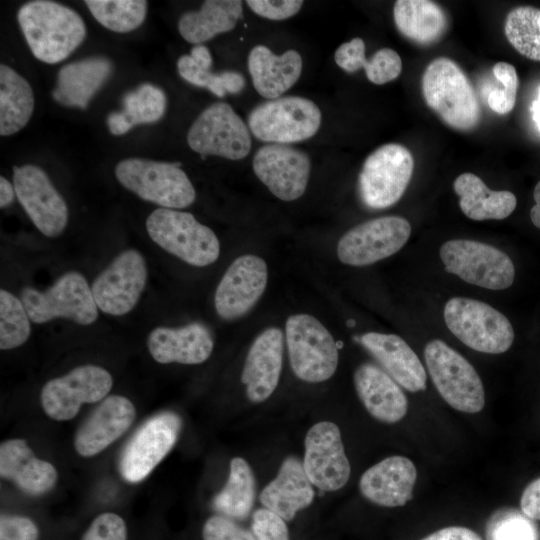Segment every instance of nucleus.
<instances>
[{"label": "nucleus", "mask_w": 540, "mask_h": 540, "mask_svg": "<svg viewBox=\"0 0 540 540\" xmlns=\"http://www.w3.org/2000/svg\"><path fill=\"white\" fill-rule=\"evenodd\" d=\"M354 385L366 410L375 419L396 423L407 413L408 400L398 383L372 364H362L354 373Z\"/></svg>", "instance_id": "26"}, {"label": "nucleus", "mask_w": 540, "mask_h": 540, "mask_svg": "<svg viewBox=\"0 0 540 540\" xmlns=\"http://www.w3.org/2000/svg\"><path fill=\"white\" fill-rule=\"evenodd\" d=\"M203 540H256L254 534L223 516H212L204 524Z\"/></svg>", "instance_id": "46"}, {"label": "nucleus", "mask_w": 540, "mask_h": 540, "mask_svg": "<svg viewBox=\"0 0 540 540\" xmlns=\"http://www.w3.org/2000/svg\"><path fill=\"white\" fill-rule=\"evenodd\" d=\"M146 230L159 247L192 266H208L219 257L216 234L191 213L157 208L147 217Z\"/></svg>", "instance_id": "4"}, {"label": "nucleus", "mask_w": 540, "mask_h": 540, "mask_svg": "<svg viewBox=\"0 0 540 540\" xmlns=\"http://www.w3.org/2000/svg\"><path fill=\"white\" fill-rule=\"evenodd\" d=\"M240 0H207L198 11H188L178 21L181 37L199 45L217 34L231 31L242 16Z\"/></svg>", "instance_id": "32"}, {"label": "nucleus", "mask_w": 540, "mask_h": 540, "mask_svg": "<svg viewBox=\"0 0 540 540\" xmlns=\"http://www.w3.org/2000/svg\"><path fill=\"white\" fill-rule=\"evenodd\" d=\"M487 536L488 540H539V531L523 512L510 510L491 520Z\"/></svg>", "instance_id": "42"}, {"label": "nucleus", "mask_w": 540, "mask_h": 540, "mask_svg": "<svg viewBox=\"0 0 540 540\" xmlns=\"http://www.w3.org/2000/svg\"><path fill=\"white\" fill-rule=\"evenodd\" d=\"M107 125L109 131L117 136L127 133L132 128L122 111L110 113L107 117Z\"/></svg>", "instance_id": "51"}, {"label": "nucleus", "mask_w": 540, "mask_h": 540, "mask_svg": "<svg viewBox=\"0 0 540 540\" xmlns=\"http://www.w3.org/2000/svg\"><path fill=\"white\" fill-rule=\"evenodd\" d=\"M321 111L311 100L299 96L265 101L252 109L248 128L269 144H289L314 136L321 125Z\"/></svg>", "instance_id": "9"}, {"label": "nucleus", "mask_w": 540, "mask_h": 540, "mask_svg": "<svg viewBox=\"0 0 540 540\" xmlns=\"http://www.w3.org/2000/svg\"><path fill=\"white\" fill-rule=\"evenodd\" d=\"M493 74L501 83L502 88L492 90L487 98L491 110L498 114L510 112L515 105L518 89V75L513 65L498 62L493 67Z\"/></svg>", "instance_id": "43"}, {"label": "nucleus", "mask_w": 540, "mask_h": 540, "mask_svg": "<svg viewBox=\"0 0 540 540\" xmlns=\"http://www.w3.org/2000/svg\"><path fill=\"white\" fill-rule=\"evenodd\" d=\"M115 176L127 190L161 208H186L196 198L190 179L174 163L126 158L117 163Z\"/></svg>", "instance_id": "3"}, {"label": "nucleus", "mask_w": 540, "mask_h": 540, "mask_svg": "<svg viewBox=\"0 0 540 540\" xmlns=\"http://www.w3.org/2000/svg\"><path fill=\"white\" fill-rule=\"evenodd\" d=\"M179 75L192 85L207 88L217 97L226 94H238L245 85L244 76L233 70L214 73L210 69L198 64L190 55H182L177 61Z\"/></svg>", "instance_id": "39"}, {"label": "nucleus", "mask_w": 540, "mask_h": 540, "mask_svg": "<svg viewBox=\"0 0 540 540\" xmlns=\"http://www.w3.org/2000/svg\"><path fill=\"white\" fill-rule=\"evenodd\" d=\"M411 235L409 221L384 216L363 222L348 230L338 241L339 260L351 266H366L398 252Z\"/></svg>", "instance_id": "13"}, {"label": "nucleus", "mask_w": 540, "mask_h": 540, "mask_svg": "<svg viewBox=\"0 0 540 540\" xmlns=\"http://www.w3.org/2000/svg\"><path fill=\"white\" fill-rule=\"evenodd\" d=\"M181 420L173 412H162L147 420L126 444L119 461L124 480L145 479L174 446Z\"/></svg>", "instance_id": "17"}, {"label": "nucleus", "mask_w": 540, "mask_h": 540, "mask_svg": "<svg viewBox=\"0 0 540 540\" xmlns=\"http://www.w3.org/2000/svg\"><path fill=\"white\" fill-rule=\"evenodd\" d=\"M439 256L445 271L465 282L490 290H504L514 282L510 257L497 247L468 239L443 243Z\"/></svg>", "instance_id": "10"}, {"label": "nucleus", "mask_w": 540, "mask_h": 540, "mask_svg": "<svg viewBox=\"0 0 540 540\" xmlns=\"http://www.w3.org/2000/svg\"><path fill=\"white\" fill-rule=\"evenodd\" d=\"M283 360V333L277 327L261 332L253 341L241 374L250 401H265L276 389Z\"/></svg>", "instance_id": "22"}, {"label": "nucleus", "mask_w": 540, "mask_h": 540, "mask_svg": "<svg viewBox=\"0 0 540 540\" xmlns=\"http://www.w3.org/2000/svg\"><path fill=\"white\" fill-rule=\"evenodd\" d=\"M252 531L256 540H289L285 520L266 508L253 514Z\"/></svg>", "instance_id": "45"}, {"label": "nucleus", "mask_w": 540, "mask_h": 540, "mask_svg": "<svg viewBox=\"0 0 540 540\" xmlns=\"http://www.w3.org/2000/svg\"><path fill=\"white\" fill-rule=\"evenodd\" d=\"M533 197L535 205L530 210V218L532 223L540 229V181L534 188Z\"/></svg>", "instance_id": "54"}, {"label": "nucleus", "mask_w": 540, "mask_h": 540, "mask_svg": "<svg viewBox=\"0 0 540 540\" xmlns=\"http://www.w3.org/2000/svg\"><path fill=\"white\" fill-rule=\"evenodd\" d=\"M268 281L266 262L253 254L236 258L222 276L214 295L217 314L234 320L246 314L265 291Z\"/></svg>", "instance_id": "20"}, {"label": "nucleus", "mask_w": 540, "mask_h": 540, "mask_svg": "<svg viewBox=\"0 0 540 540\" xmlns=\"http://www.w3.org/2000/svg\"><path fill=\"white\" fill-rule=\"evenodd\" d=\"M246 4L257 15L270 20H284L297 14L301 0H247Z\"/></svg>", "instance_id": "47"}, {"label": "nucleus", "mask_w": 540, "mask_h": 540, "mask_svg": "<svg viewBox=\"0 0 540 540\" xmlns=\"http://www.w3.org/2000/svg\"><path fill=\"white\" fill-rule=\"evenodd\" d=\"M254 496V476L249 464L243 458H233L227 483L213 500L214 509L224 516L244 519L252 509Z\"/></svg>", "instance_id": "36"}, {"label": "nucleus", "mask_w": 540, "mask_h": 540, "mask_svg": "<svg viewBox=\"0 0 540 540\" xmlns=\"http://www.w3.org/2000/svg\"><path fill=\"white\" fill-rule=\"evenodd\" d=\"M166 103V95L162 89L144 83L124 95L122 113L132 127L155 123L164 116Z\"/></svg>", "instance_id": "41"}, {"label": "nucleus", "mask_w": 540, "mask_h": 540, "mask_svg": "<svg viewBox=\"0 0 540 540\" xmlns=\"http://www.w3.org/2000/svg\"><path fill=\"white\" fill-rule=\"evenodd\" d=\"M17 19L32 54L48 64L66 59L86 36L81 16L54 1L27 2L18 10Z\"/></svg>", "instance_id": "1"}, {"label": "nucleus", "mask_w": 540, "mask_h": 540, "mask_svg": "<svg viewBox=\"0 0 540 540\" xmlns=\"http://www.w3.org/2000/svg\"><path fill=\"white\" fill-rule=\"evenodd\" d=\"M303 467L312 485L322 491L339 490L348 482L350 463L335 423L322 421L308 430Z\"/></svg>", "instance_id": "18"}, {"label": "nucleus", "mask_w": 540, "mask_h": 540, "mask_svg": "<svg viewBox=\"0 0 540 540\" xmlns=\"http://www.w3.org/2000/svg\"><path fill=\"white\" fill-rule=\"evenodd\" d=\"M147 278L148 269L143 255L135 249L122 251L91 286L98 309L112 316L129 313L138 303Z\"/></svg>", "instance_id": "14"}, {"label": "nucleus", "mask_w": 540, "mask_h": 540, "mask_svg": "<svg viewBox=\"0 0 540 540\" xmlns=\"http://www.w3.org/2000/svg\"><path fill=\"white\" fill-rule=\"evenodd\" d=\"M35 106L29 82L7 65L0 66V135L10 136L26 126Z\"/></svg>", "instance_id": "34"}, {"label": "nucleus", "mask_w": 540, "mask_h": 540, "mask_svg": "<svg viewBox=\"0 0 540 540\" xmlns=\"http://www.w3.org/2000/svg\"><path fill=\"white\" fill-rule=\"evenodd\" d=\"M189 55L201 66H204L207 68L212 67V63H213L212 56L209 49L206 46L202 44L195 45L194 47H192Z\"/></svg>", "instance_id": "53"}, {"label": "nucleus", "mask_w": 540, "mask_h": 540, "mask_svg": "<svg viewBox=\"0 0 540 540\" xmlns=\"http://www.w3.org/2000/svg\"><path fill=\"white\" fill-rule=\"evenodd\" d=\"M393 17L398 31L420 45L437 42L447 29L446 14L433 1L398 0L394 4Z\"/></svg>", "instance_id": "33"}, {"label": "nucleus", "mask_w": 540, "mask_h": 540, "mask_svg": "<svg viewBox=\"0 0 540 540\" xmlns=\"http://www.w3.org/2000/svg\"><path fill=\"white\" fill-rule=\"evenodd\" d=\"M153 359L162 364H200L211 355L214 342L210 331L200 323L179 328L159 326L147 338Z\"/></svg>", "instance_id": "24"}, {"label": "nucleus", "mask_w": 540, "mask_h": 540, "mask_svg": "<svg viewBox=\"0 0 540 540\" xmlns=\"http://www.w3.org/2000/svg\"><path fill=\"white\" fill-rule=\"evenodd\" d=\"M16 197L35 227L46 237L62 234L68 223V207L46 172L39 166L14 167Z\"/></svg>", "instance_id": "16"}, {"label": "nucleus", "mask_w": 540, "mask_h": 540, "mask_svg": "<svg viewBox=\"0 0 540 540\" xmlns=\"http://www.w3.org/2000/svg\"><path fill=\"white\" fill-rule=\"evenodd\" d=\"M135 416V407L128 398H105L77 430L76 451L83 457L98 454L128 430Z\"/></svg>", "instance_id": "21"}, {"label": "nucleus", "mask_w": 540, "mask_h": 540, "mask_svg": "<svg viewBox=\"0 0 540 540\" xmlns=\"http://www.w3.org/2000/svg\"><path fill=\"white\" fill-rule=\"evenodd\" d=\"M189 147L201 155H214L230 160L245 158L251 150L248 126L225 102H216L204 109L187 133Z\"/></svg>", "instance_id": "12"}, {"label": "nucleus", "mask_w": 540, "mask_h": 540, "mask_svg": "<svg viewBox=\"0 0 540 540\" xmlns=\"http://www.w3.org/2000/svg\"><path fill=\"white\" fill-rule=\"evenodd\" d=\"M302 57L296 50L274 54L265 45L254 46L248 55V70L255 90L273 100L289 90L302 72Z\"/></svg>", "instance_id": "28"}, {"label": "nucleus", "mask_w": 540, "mask_h": 540, "mask_svg": "<svg viewBox=\"0 0 540 540\" xmlns=\"http://www.w3.org/2000/svg\"><path fill=\"white\" fill-rule=\"evenodd\" d=\"M112 385L113 379L107 370L96 365H82L48 381L41 391V404L50 418L70 420L83 403L102 400Z\"/></svg>", "instance_id": "15"}, {"label": "nucleus", "mask_w": 540, "mask_h": 540, "mask_svg": "<svg viewBox=\"0 0 540 540\" xmlns=\"http://www.w3.org/2000/svg\"><path fill=\"white\" fill-rule=\"evenodd\" d=\"M454 191L459 196L462 212L470 219L501 220L516 208L515 195L507 190L493 191L477 175L466 172L454 180Z\"/></svg>", "instance_id": "31"}, {"label": "nucleus", "mask_w": 540, "mask_h": 540, "mask_svg": "<svg viewBox=\"0 0 540 540\" xmlns=\"http://www.w3.org/2000/svg\"><path fill=\"white\" fill-rule=\"evenodd\" d=\"M417 470L404 456H390L367 469L359 489L369 501L384 507L405 505L413 497Z\"/></svg>", "instance_id": "23"}, {"label": "nucleus", "mask_w": 540, "mask_h": 540, "mask_svg": "<svg viewBox=\"0 0 540 540\" xmlns=\"http://www.w3.org/2000/svg\"><path fill=\"white\" fill-rule=\"evenodd\" d=\"M313 485L301 463L295 457L285 459L277 476L261 492L264 507L285 521L292 520L297 512L311 504Z\"/></svg>", "instance_id": "29"}, {"label": "nucleus", "mask_w": 540, "mask_h": 540, "mask_svg": "<svg viewBox=\"0 0 540 540\" xmlns=\"http://www.w3.org/2000/svg\"><path fill=\"white\" fill-rule=\"evenodd\" d=\"M27 310L14 294L0 290V349L9 350L24 344L31 332Z\"/></svg>", "instance_id": "40"}, {"label": "nucleus", "mask_w": 540, "mask_h": 540, "mask_svg": "<svg viewBox=\"0 0 540 540\" xmlns=\"http://www.w3.org/2000/svg\"><path fill=\"white\" fill-rule=\"evenodd\" d=\"M531 111L535 125L540 132V85L537 89V96L532 103Z\"/></svg>", "instance_id": "55"}, {"label": "nucleus", "mask_w": 540, "mask_h": 540, "mask_svg": "<svg viewBox=\"0 0 540 540\" xmlns=\"http://www.w3.org/2000/svg\"><path fill=\"white\" fill-rule=\"evenodd\" d=\"M360 341L403 388L410 392L426 388V371L419 357L400 336L368 332Z\"/></svg>", "instance_id": "25"}, {"label": "nucleus", "mask_w": 540, "mask_h": 540, "mask_svg": "<svg viewBox=\"0 0 540 540\" xmlns=\"http://www.w3.org/2000/svg\"><path fill=\"white\" fill-rule=\"evenodd\" d=\"M285 336L290 365L299 379L318 383L333 376L338 366V348L318 319L309 314L290 316Z\"/></svg>", "instance_id": "7"}, {"label": "nucleus", "mask_w": 540, "mask_h": 540, "mask_svg": "<svg viewBox=\"0 0 540 540\" xmlns=\"http://www.w3.org/2000/svg\"><path fill=\"white\" fill-rule=\"evenodd\" d=\"M252 166L258 179L283 201H293L304 194L311 171L309 156L284 144L260 147Z\"/></svg>", "instance_id": "19"}, {"label": "nucleus", "mask_w": 540, "mask_h": 540, "mask_svg": "<svg viewBox=\"0 0 540 540\" xmlns=\"http://www.w3.org/2000/svg\"><path fill=\"white\" fill-rule=\"evenodd\" d=\"M426 104L448 126L467 131L481 118L476 93L463 70L451 59L439 57L425 68L421 79Z\"/></svg>", "instance_id": "2"}, {"label": "nucleus", "mask_w": 540, "mask_h": 540, "mask_svg": "<svg viewBox=\"0 0 540 540\" xmlns=\"http://www.w3.org/2000/svg\"><path fill=\"white\" fill-rule=\"evenodd\" d=\"M0 475L30 495L50 491L58 477L55 467L37 458L22 439H11L1 444Z\"/></svg>", "instance_id": "27"}, {"label": "nucleus", "mask_w": 540, "mask_h": 540, "mask_svg": "<svg viewBox=\"0 0 540 540\" xmlns=\"http://www.w3.org/2000/svg\"><path fill=\"white\" fill-rule=\"evenodd\" d=\"M507 40L524 57L540 61V9L519 6L511 10L505 20Z\"/></svg>", "instance_id": "37"}, {"label": "nucleus", "mask_w": 540, "mask_h": 540, "mask_svg": "<svg viewBox=\"0 0 540 540\" xmlns=\"http://www.w3.org/2000/svg\"><path fill=\"white\" fill-rule=\"evenodd\" d=\"M16 196L14 186L4 176L0 177V207L6 208L13 201Z\"/></svg>", "instance_id": "52"}, {"label": "nucleus", "mask_w": 540, "mask_h": 540, "mask_svg": "<svg viewBox=\"0 0 540 540\" xmlns=\"http://www.w3.org/2000/svg\"><path fill=\"white\" fill-rule=\"evenodd\" d=\"M443 314L453 335L475 351L500 354L514 341V330L508 318L485 302L454 297L446 302Z\"/></svg>", "instance_id": "5"}, {"label": "nucleus", "mask_w": 540, "mask_h": 540, "mask_svg": "<svg viewBox=\"0 0 540 540\" xmlns=\"http://www.w3.org/2000/svg\"><path fill=\"white\" fill-rule=\"evenodd\" d=\"M422 540H482V538L467 527L451 526L437 530Z\"/></svg>", "instance_id": "50"}, {"label": "nucleus", "mask_w": 540, "mask_h": 540, "mask_svg": "<svg viewBox=\"0 0 540 540\" xmlns=\"http://www.w3.org/2000/svg\"><path fill=\"white\" fill-rule=\"evenodd\" d=\"M39 531L29 518L3 514L0 518V540H38Z\"/></svg>", "instance_id": "48"}, {"label": "nucleus", "mask_w": 540, "mask_h": 540, "mask_svg": "<svg viewBox=\"0 0 540 540\" xmlns=\"http://www.w3.org/2000/svg\"><path fill=\"white\" fill-rule=\"evenodd\" d=\"M521 511L532 520H540V477L530 482L522 492Z\"/></svg>", "instance_id": "49"}, {"label": "nucleus", "mask_w": 540, "mask_h": 540, "mask_svg": "<svg viewBox=\"0 0 540 540\" xmlns=\"http://www.w3.org/2000/svg\"><path fill=\"white\" fill-rule=\"evenodd\" d=\"M112 72L104 57H90L64 65L58 72L53 98L63 106L87 108Z\"/></svg>", "instance_id": "30"}, {"label": "nucleus", "mask_w": 540, "mask_h": 540, "mask_svg": "<svg viewBox=\"0 0 540 540\" xmlns=\"http://www.w3.org/2000/svg\"><path fill=\"white\" fill-rule=\"evenodd\" d=\"M127 528L124 520L115 513L98 515L84 533L82 540H126Z\"/></svg>", "instance_id": "44"}, {"label": "nucleus", "mask_w": 540, "mask_h": 540, "mask_svg": "<svg viewBox=\"0 0 540 540\" xmlns=\"http://www.w3.org/2000/svg\"><path fill=\"white\" fill-rule=\"evenodd\" d=\"M414 169L411 152L396 143L385 144L365 160L358 178L359 194L365 206L384 209L404 194Z\"/></svg>", "instance_id": "11"}, {"label": "nucleus", "mask_w": 540, "mask_h": 540, "mask_svg": "<svg viewBox=\"0 0 540 540\" xmlns=\"http://www.w3.org/2000/svg\"><path fill=\"white\" fill-rule=\"evenodd\" d=\"M334 60L348 73L364 69L368 80L377 85L394 80L402 70L399 54L390 48L378 50L368 61L365 57V43L359 37L341 44L334 53Z\"/></svg>", "instance_id": "35"}, {"label": "nucleus", "mask_w": 540, "mask_h": 540, "mask_svg": "<svg viewBox=\"0 0 540 540\" xmlns=\"http://www.w3.org/2000/svg\"><path fill=\"white\" fill-rule=\"evenodd\" d=\"M424 357L438 393L452 408L465 413L483 409L484 386L466 358L439 339L426 344Z\"/></svg>", "instance_id": "6"}, {"label": "nucleus", "mask_w": 540, "mask_h": 540, "mask_svg": "<svg viewBox=\"0 0 540 540\" xmlns=\"http://www.w3.org/2000/svg\"><path fill=\"white\" fill-rule=\"evenodd\" d=\"M20 300L33 323L42 324L64 318L80 325H89L98 317V307L86 278L79 272L69 271L41 292L24 287Z\"/></svg>", "instance_id": "8"}, {"label": "nucleus", "mask_w": 540, "mask_h": 540, "mask_svg": "<svg viewBox=\"0 0 540 540\" xmlns=\"http://www.w3.org/2000/svg\"><path fill=\"white\" fill-rule=\"evenodd\" d=\"M85 4L102 26L117 33L135 30L147 13L144 0H86Z\"/></svg>", "instance_id": "38"}]
</instances>
